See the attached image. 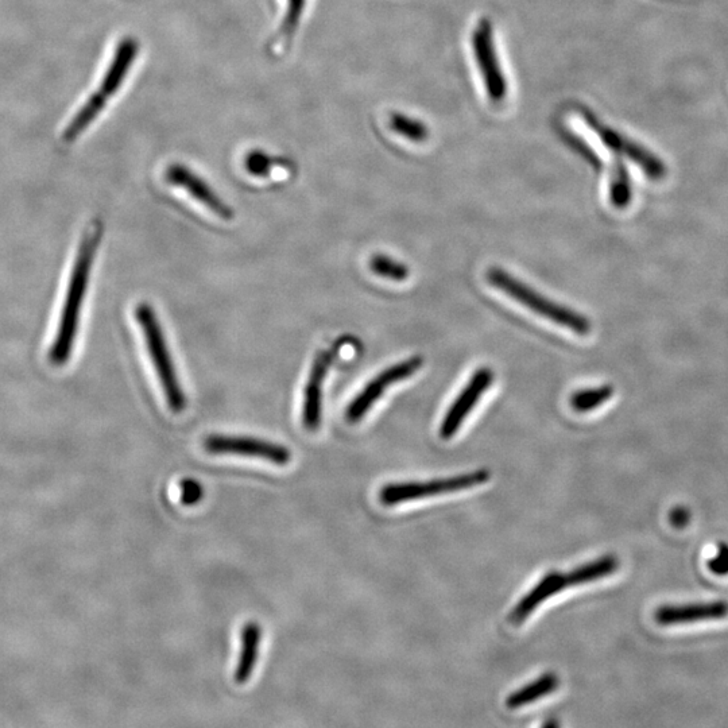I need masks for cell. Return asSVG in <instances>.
I'll list each match as a JSON object with an SVG mask.
<instances>
[{
	"label": "cell",
	"mask_w": 728,
	"mask_h": 728,
	"mask_svg": "<svg viewBox=\"0 0 728 728\" xmlns=\"http://www.w3.org/2000/svg\"><path fill=\"white\" fill-rule=\"evenodd\" d=\"M262 629L257 622H249L242 629V650L235 671V681L245 684L253 676L259 657Z\"/></svg>",
	"instance_id": "cell-14"
},
{
	"label": "cell",
	"mask_w": 728,
	"mask_h": 728,
	"mask_svg": "<svg viewBox=\"0 0 728 728\" xmlns=\"http://www.w3.org/2000/svg\"><path fill=\"white\" fill-rule=\"evenodd\" d=\"M708 569L716 576L728 575V545L720 544L718 552L708 561Z\"/></svg>",
	"instance_id": "cell-24"
},
{
	"label": "cell",
	"mask_w": 728,
	"mask_h": 728,
	"mask_svg": "<svg viewBox=\"0 0 728 728\" xmlns=\"http://www.w3.org/2000/svg\"><path fill=\"white\" fill-rule=\"evenodd\" d=\"M559 685V676L551 672L544 673V675L538 677V679L533 681V683L525 685V687L518 689V691L510 693L509 697L506 699V706L507 708H510V710H518V708L537 702V700L542 699V697L551 695L552 692H555L556 689L559 688Z\"/></svg>",
	"instance_id": "cell-16"
},
{
	"label": "cell",
	"mask_w": 728,
	"mask_h": 728,
	"mask_svg": "<svg viewBox=\"0 0 728 728\" xmlns=\"http://www.w3.org/2000/svg\"><path fill=\"white\" fill-rule=\"evenodd\" d=\"M542 726L549 727V726H559V723L555 722V720H552V722H546L542 724Z\"/></svg>",
	"instance_id": "cell-26"
},
{
	"label": "cell",
	"mask_w": 728,
	"mask_h": 728,
	"mask_svg": "<svg viewBox=\"0 0 728 728\" xmlns=\"http://www.w3.org/2000/svg\"><path fill=\"white\" fill-rule=\"evenodd\" d=\"M619 559L615 555H606L599 559L592 560L590 563L580 565V567L572 569L571 572L565 573L568 587L582 586V584L594 583L596 580L607 578L614 575L619 569Z\"/></svg>",
	"instance_id": "cell-17"
},
{
	"label": "cell",
	"mask_w": 728,
	"mask_h": 728,
	"mask_svg": "<svg viewBox=\"0 0 728 728\" xmlns=\"http://www.w3.org/2000/svg\"><path fill=\"white\" fill-rule=\"evenodd\" d=\"M728 617L727 600L685 604H664L654 613L660 626L691 625V623L720 621Z\"/></svg>",
	"instance_id": "cell-11"
},
{
	"label": "cell",
	"mask_w": 728,
	"mask_h": 728,
	"mask_svg": "<svg viewBox=\"0 0 728 728\" xmlns=\"http://www.w3.org/2000/svg\"><path fill=\"white\" fill-rule=\"evenodd\" d=\"M490 476V471L479 470L451 476V478L432 480L428 483H389L379 491V501L385 506H396L400 503L417 501V499L436 497V495L458 493V491L489 482Z\"/></svg>",
	"instance_id": "cell-5"
},
{
	"label": "cell",
	"mask_w": 728,
	"mask_h": 728,
	"mask_svg": "<svg viewBox=\"0 0 728 728\" xmlns=\"http://www.w3.org/2000/svg\"><path fill=\"white\" fill-rule=\"evenodd\" d=\"M614 396V387L603 385L599 387H591V389H583L575 391L572 394L571 406L575 412L587 413L600 408Z\"/></svg>",
	"instance_id": "cell-19"
},
{
	"label": "cell",
	"mask_w": 728,
	"mask_h": 728,
	"mask_svg": "<svg viewBox=\"0 0 728 728\" xmlns=\"http://www.w3.org/2000/svg\"><path fill=\"white\" fill-rule=\"evenodd\" d=\"M276 160H273L269 154L263 153L261 150H253L247 154L245 160V168L251 176L265 177L273 170Z\"/></svg>",
	"instance_id": "cell-22"
},
{
	"label": "cell",
	"mask_w": 728,
	"mask_h": 728,
	"mask_svg": "<svg viewBox=\"0 0 728 728\" xmlns=\"http://www.w3.org/2000/svg\"><path fill=\"white\" fill-rule=\"evenodd\" d=\"M166 181L173 187L184 189L193 199L199 201L209 211L214 212L219 218L231 220L234 218V211L218 195L207 182L195 172H192L188 166L182 164H172L168 166L165 172Z\"/></svg>",
	"instance_id": "cell-12"
},
{
	"label": "cell",
	"mask_w": 728,
	"mask_h": 728,
	"mask_svg": "<svg viewBox=\"0 0 728 728\" xmlns=\"http://www.w3.org/2000/svg\"><path fill=\"white\" fill-rule=\"evenodd\" d=\"M422 364H424V359H422V356L416 355L387 367L373 381L367 383L358 396L350 402L346 409V420L351 424L363 420L364 416L377 404L379 398L385 394L390 386L413 377L421 369Z\"/></svg>",
	"instance_id": "cell-7"
},
{
	"label": "cell",
	"mask_w": 728,
	"mask_h": 728,
	"mask_svg": "<svg viewBox=\"0 0 728 728\" xmlns=\"http://www.w3.org/2000/svg\"><path fill=\"white\" fill-rule=\"evenodd\" d=\"M135 317H137L143 338H145L151 363H153L158 379H160L166 402H168L172 412L181 413L182 410L187 408V398H185L180 378H178L176 367H174L173 358L170 355L160 320H158L153 307L146 304V302H142L135 309Z\"/></svg>",
	"instance_id": "cell-4"
},
{
	"label": "cell",
	"mask_w": 728,
	"mask_h": 728,
	"mask_svg": "<svg viewBox=\"0 0 728 728\" xmlns=\"http://www.w3.org/2000/svg\"><path fill=\"white\" fill-rule=\"evenodd\" d=\"M476 64L483 77L484 88L491 102L501 103L506 99L507 81L501 65H499L497 48H495L494 30L489 19H482L472 34Z\"/></svg>",
	"instance_id": "cell-6"
},
{
	"label": "cell",
	"mask_w": 728,
	"mask_h": 728,
	"mask_svg": "<svg viewBox=\"0 0 728 728\" xmlns=\"http://www.w3.org/2000/svg\"><path fill=\"white\" fill-rule=\"evenodd\" d=\"M181 502L185 506H193L204 497L203 486L195 479H184L181 484Z\"/></svg>",
	"instance_id": "cell-23"
},
{
	"label": "cell",
	"mask_w": 728,
	"mask_h": 728,
	"mask_svg": "<svg viewBox=\"0 0 728 728\" xmlns=\"http://www.w3.org/2000/svg\"><path fill=\"white\" fill-rule=\"evenodd\" d=\"M204 448L214 455L250 456L277 466H286L292 460V452L288 447L251 437L212 435L205 439Z\"/></svg>",
	"instance_id": "cell-8"
},
{
	"label": "cell",
	"mask_w": 728,
	"mask_h": 728,
	"mask_svg": "<svg viewBox=\"0 0 728 728\" xmlns=\"http://www.w3.org/2000/svg\"><path fill=\"white\" fill-rule=\"evenodd\" d=\"M102 227L99 223L91 224L85 230L80 245L77 247L75 261L64 300L58 312L56 328L45 351V360L53 369L67 366L75 350L79 335L81 313H83L85 297H87L91 271L94 269L96 253H98Z\"/></svg>",
	"instance_id": "cell-1"
},
{
	"label": "cell",
	"mask_w": 728,
	"mask_h": 728,
	"mask_svg": "<svg viewBox=\"0 0 728 728\" xmlns=\"http://www.w3.org/2000/svg\"><path fill=\"white\" fill-rule=\"evenodd\" d=\"M336 354H338V348H332V350L328 348V350L317 352L316 358L313 360L311 373H309L304 389V401H302V424L309 432L317 431L323 420L324 382Z\"/></svg>",
	"instance_id": "cell-10"
},
{
	"label": "cell",
	"mask_w": 728,
	"mask_h": 728,
	"mask_svg": "<svg viewBox=\"0 0 728 728\" xmlns=\"http://www.w3.org/2000/svg\"><path fill=\"white\" fill-rule=\"evenodd\" d=\"M307 0H286L284 17L280 23V29L270 42V52L280 56L290 48L300 26L302 14L305 11Z\"/></svg>",
	"instance_id": "cell-15"
},
{
	"label": "cell",
	"mask_w": 728,
	"mask_h": 728,
	"mask_svg": "<svg viewBox=\"0 0 728 728\" xmlns=\"http://www.w3.org/2000/svg\"><path fill=\"white\" fill-rule=\"evenodd\" d=\"M370 269L378 277L396 282L406 281L410 276V269L405 263L387 257L385 254H375L370 259Z\"/></svg>",
	"instance_id": "cell-20"
},
{
	"label": "cell",
	"mask_w": 728,
	"mask_h": 728,
	"mask_svg": "<svg viewBox=\"0 0 728 728\" xmlns=\"http://www.w3.org/2000/svg\"><path fill=\"white\" fill-rule=\"evenodd\" d=\"M567 587L565 573L559 571L546 573L544 578L538 582L537 586L533 587L520 602L515 604L514 609L511 610L509 615L510 623H513L515 626L522 625L542 603L552 598L553 595L560 594Z\"/></svg>",
	"instance_id": "cell-13"
},
{
	"label": "cell",
	"mask_w": 728,
	"mask_h": 728,
	"mask_svg": "<svg viewBox=\"0 0 728 728\" xmlns=\"http://www.w3.org/2000/svg\"><path fill=\"white\" fill-rule=\"evenodd\" d=\"M669 520H671V524L675 528L683 529L688 525L689 520H691V513L685 507H676L675 510H672L671 515H669Z\"/></svg>",
	"instance_id": "cell-25"
},
{
	"label": "cell",
	"mask_w": 728,
	"mask_h": 728,
	"mask_svg": "<svg viewBox=\"0 0 728 728\" xmlns=\"http://www.w3.org/2000/svg\"><path fill=\"white\" fill-rule=\"evenodd\" d=\"M494 382V371L489 367H480L472 375L470 381L460 391L456 400L452 402L451 408L447 410L441 422V439L449 440L462 428L468 414L474 410L483 394L490 389Z\"/></svg>",
	"instance_id": "cell-9"
},
{
	"label": "cell",
	"mask_w": 728,
	"mask_h": 728,
	"mask_svg": "<svg viewBox=\"0 0 728 728\" xmlns=\"http://www.w3.org/2000/svg\"><path fill=\"white\" fill-rule=\"evenodd\" d=\"M390 129L396 131L401 137L413 142H424L429 137L428 127L420 120L409 118L401 114H391L389 118Z\"/></svg>",
	"instance_id": "cell-21"
},
{
	"label": "cell",
	"mask_w": 728,
	"mask_h": 728,
	"mask_svg": "<svg viewBox=\"0 0 728 728\" xmlns=\"http://www.w3.org/2000/svg\"><path fill=\"white\" fill-rule=\"evenodd\" d=\"M609 199L611 205L617 209L629 207L633 200V182H631L629 170L621 156H614V162L611 165Z\"/></svg>",
	"instance_id": "cell-18"
},
{
	"label": "cell",
	"mask_w": 728,
	"mask_h": 728,
	"mask_svg": "<svg viewBox=\"0 0 728 728\" xmlns=\"http://www.w3.org/2000/svg\"><path fill=\"white\" fill-rule=\"evenodd\" d=\"M139 50H141V44L137 38L127 36L120 40L114 56L108 64L107 71L104 73L102 83L96 88L94 94L89 96L84 106L76 112L65 129L63 135L65 141H76L99 118L106 108L108 100L118 94L119 89L125 84L131 68L137 61Z\"/></svg>",
	"instance_id": "cell-2"
},
{
	"label": "cell",
	"mask_w": 728,
	"mask_h": 728,
	"mask_svg": "<svg viewBox=\"0 0 728 728\" xmlns=\"http://www.w3.org/2000/svg\"><path fill=\"white\" fill-rule=\"evenodd\" d=\"M487 281L495 289L501 290V292L520 302L530 311L561 325V327L571 329L572 332L582 336L591 332V321L582 313L573 311V309L565 307L559 302L549 300L544 294L530 288L528 284L511 276L509 271L503 270L501 267H491L487 271Z\"/></svg>",
	"instance_id": "cell-3"
}]
</instances>
